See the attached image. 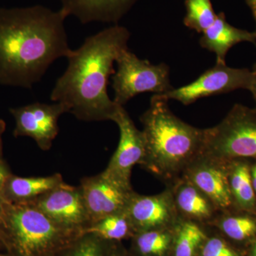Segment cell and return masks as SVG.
Returning a JSON list of instances; mask_svg holds the SVG:
<instances>
[{
  "instance_id": "5",
  "label": "cell",
  "mask_w": 256,
  "mask_h": 256,
  "mask_svg": "<svg viewBox=\"0 0 256 256\" xmlns=\"http://www.w3.org/2000/svg\"><path fill=\"white\" fill-rule=\"evenodd\" d=\"M202 154L224 161L256 159V109L236 104L222 122L204 129Z\"/></svg>"
},
{
  "instance_id": "18",
  "label": "cell",
  "mask_w": 256,
  "mask_h": 256,
  "mask_svg": "<svg viewBox=\"0 0 256 256\" xmlns=\"http://www.w3.org/2000/svg\"><path fill=\"white\" fill-rule=\"evenodd\" d=\"M208 226L218 229L224 238L236 244H252L256 240V213L232 210L220 212Z\"/></svg>"
},
{
  "instance_id": "2",
  "label": "cell",
  "mask_w": 256,
  "mask_h": 256,
  "mask_svg": "<svg viewBox=\"0 0 256 256\" xmlns=\"http://www.w3.org/2000/svg\"><path fill=\"white\" fill-rule=\"evenodd\" d=\"M130 33L114 24L87 37L67 58L68 66L57 79L50 99L66 106L69 114L85 122L111 120L120 106L108 94L114 63L128 50Z\"/></svg>"
},
{
  "instance_id": "25",
  "label": "cell",
  "mask_w": 256,
  "mask_h": 256,
  "mask_svg": "<svg viewBox=\"0 0 256 256\" xmlns=\"http://www.w3.org/2000/svg\"><path fill=\"white\" fill-rule=\"evenodd\" d=\"M198 256H244L224 237L212 236L208 237L200 248Z\"/></svg>"
},
{
  "instance_id": "30",
  "label": "cell",
  "mask_w": 256,
  "mask_h": 256,
  "mask_svg": "<svg viewBox=\"0 0 256 256\" xmlns=\"http://www.w3.org/2000/svg\"><path fill=\"white\" fill-rule=\"evenodd\" d=\"M254 73V82H252V87H250V92H252V97H254V100H255L256 102V64L255 66H254V70H252Z\"/></svg>"
},
{
  "instance_id": "23",
  "label": "cell",
  "mask_w": 256,
  "mask_h": 256,
  "mask_svg": "<svg viewBox=\"0 0 256 256\" xmlns=\"http://www.w3.org/2000/svg\"><path fill=\"white\" fill-rule=\"evenodd\" d=\"M114 242H108L96 234L84 233L54 256H106Z\"/></svg>"
},
{
  "instance_id": "28",
  "label": "cell",
  "mask_w": 256,
  "mask_h": 256,
  "mask_svg": "<svg viewBox=\"0 0 256 256\" xmlns=\"http://www.w3.org/2000/svg\"><path fill=\"white\" fill-rule=\"evenodd\" d=\"M250 176L256 196V159H250Z\"/></svg>"
},
{
  "instance_id": "21",
  "label": "cell",
  "mask_w": 256,
  "mask_h": 256,
  "mask_svg": "<svg viewBox=\"0 0 256 256\" xmlns=\"http://www.w3.org/2000/svg\"><path fill=\"white\" fill-rule=\"evenodd\" d=\"M174 226L170 228L146 230L134 234L132 238V255L171 256Z\"/></svg>"
},
{
  "instance_id": "16",
  "label": "cell",
  "mask_w": 256,
  "mask_h": 256,
  "mask_svg": "<svg viewBox=\"0 0 256 256\" xmlns=\"http://www.w3.org/2000/svg\"><path fill=\"white\" fill-rule=\"evenodd\" d=\"M256 44V31L240 30L227 22L224 13L217 14L213 24L202 33L200 44L204 48L214 53L216 63H226L228 50L240 42Z\"/></svg>"
},
{
  "instance_id": "33",
  "label": "cell",
  "mask_w": 256,
  "mask_h": 256,
  "mask_svg": "<svg viewBox=\"0 0 256 256\" xmlns=\"http://www.w3.org/2000/svg\"><path fill=\"white\" fill-rule=\"evenodd\" d=\"M0 256H10L9 254H8V252H6V254H2V252H0Z\"/></svg>"
},
{
  "instance_id": "11",
  "label": "cell",
  "mask_w": 256,
  "mask_h": 256,
  "mask_svg": "<svg viewBox=\"0 0 256 256\" xmlns=\"http://www.w3.org/2000/svg\"><path fill=\"white\" fill-rule=\"evenodd\" d=\"M112 121L118 127L119 142L104 172L120 182L132 186L133 166L140 164L146 154L144 134L134 126L124 106H120Z\"/></svg>"
},
{
  "instance_id": "7",
  "label": "cell",
  "mask_w": 256,
  "mask_h": 256,
  "mask_svg": "<svg viewBox=\"0 0 256 256\" xmlns=\"http://www.w3.org/2000/svg\"><path fill=\"white\" fill-rule=\"evenodd\" d=\"M254 78V72L249 69L232 68L226 63H216L194 82L160 96L168 100H178L188 106L208 96L227 94L238 89L249 90Z\"/></svg>"
},
{
  "instance_id": "6",
  "label": "cell",
  "mask_w": 256,
  "mask_h": 256,
  "mask_svg": "<svg viewBox=\"0 0 256 256\" xmlns=\"http://www.w3.org/2000/svg\"><path fill=\"white\" fill-rule=\"evenodd\" d=\"M117 70L112 76L114 102L124 106L139 94L154 92L162 95L173 90L170 78V67L162 63L154 65L140 60L129 50H124L117 60Z\"/></svg>"
},
{
  "instance_id": "1",
  "label": "cell",
  "mask_w": 256,
  "mask_h": 256,
  "mask_svg": "<svg viewBox=\"0 0 256 256\" xmlns=\"http://www.w3.org/2000/svg\"><path fill=\"white\" fill-rule=\"evenodd\" d=\"M67 14L43 5L0 9V84L32 88L58 58L72 53Z\"/></svg>"
},
{
  "instance_id": "13",
  "label": "cell",
  "mask_w": 256,
  "mask_h": 256,
  "mask_svg": "<svg viewBox=\"0 0 256 256\" xmlns=\"http://www.w3.org/2000/svg\"><path fill=\"white\" fill-rule=\"evenodd\" d=\"M182 176L208 196L220 212L234 208L226 161L201 153L188 165Z\"/></svg>"
},
{
  "instance_id": "9",
  "label": "cell",
  "mask_w": 256,
  "mask_h": 256,
  "mask_svg": "<svg viewBox=\"0 0 256 256\" xmlns=\"http://www.w3.org/2000/svg\"><path fill=\"white\" fill-rule=\"evenodd\" d=\"M79 186L92 225L108 216L124 212L134 193L132 186L120 182L104 171L82 178Z\"/></svg>"
},
{
  "instance_id": "14",
  "label": "cell",
  "mask_w": 256,
  "mask_h": 256,
  "mask_svg": "<svg viewBox=\"0 0 256 256\" xmlns=\"http://www.w3.org/2000/svg\"><path fill=\"white\" fill-rule=\"evenodd\" d=\"M166 186L171 190L181 218L208 226L220 212L208 196L182 176Z\"/></svg>"
},
{
  "instance_id": "19",
  "label": "cell",
  "mask_w": 256,
  "mask_h": 256,
  "mask_svg": "<svg viewBox=\"0 0 256 256\" xmlns=\"http://www.w3.org/2000/svg\"><path fill=\"white\" fill-rule=\"evenodd\" d=\"M227 162L229 188L234 208L256 213V196L250 176V159Z\"/></svg>"
},
{
  "instance_id": "3",
  "label": "cell",
  "mask_w": 256,
  "mask_h": 256,
  "mask_svg": "<svg viewBox=\"0 0 256 256\" xmlns=\"http://www.w3.org/2000/svg\"><path fill=\"white\" fill-rule=\"evenodd\" d=\"M168 101L160 95L153 96L140 117L146 154L140 165L166 185L182 176L188 165L201 154L204 140V129L176 117Z\"/></svg>"
},
{
  "instance_id": "20",
  "label": "cell",
  "mask_w": 256,
  "mask_h": 256,
  "mask_svg": "<svg viewBox=\"0 0 256 256\" xmlns=\"http://www.w3.org/2000/svg\"><path fill=\"white\" fill-rule=\"evenodd\" d=\"M206 227L180 218L174 228L171 256H198L200 248L208 237Z\"/></svg>"
},
{
  "instance_id": "8",
  "label": "cell",
  "mask_w": 256,
  "mask_h": 256,
  "mask_svg": "<svg viewBox=\"0 0 256 256\" xmlns=\"http://www.w3.org/2000/svg\"><path fill=\"white\" fill-rule=\"evenodd\" d=\"M14 117L15 138L28 137L36 142L44 151L48 150L60 132L58 120L68 112L66 106L60 102L52 104L34 102L10 109Z\"/></svg>"
},
{
  "instance_id": "34",
  "label": "cell",
  "mask_w": 256,
  "mask_h": 256,
  "mask_svg": "<svg viewBox=\"0 0 256 256\" xmlns=\"http://www.w3.org/2000/svg\"><path fill=\"white\" fill-rule=\"evenodd\" d=\"M3 248L2 246L1 242H0V249Z\"/></svg>"
},
{
  "instance_id": "27",
  "label": "cell",
  "mask_w": 256,
  "mask_h": 256,
  "mask_svg": "<svg viewBox=\"0 0 256 256\" xmlns=\"http://www.w3.org/2000/svg\"><path fill=\"white\" fill-rule=\"evenodd\" d=\"M106 256H134L129 254L122 246L120 245V242H114L108 254Z\"/></svg>"
},
{
  "instance_id": "10",
  "label": "cell",
  "mask_w": 256,
  "mask_h": 256,
  "mask_svg": "<svg viewBox=\"0 0 256 256\" xmlns=\"http://www.w3.org/2000/svg\"><path fill=\"white\" fill-rule=\"evenodd\" d=\"M30 204L56 224L68 230L84 234L92 225L79 186L64 182Z\"/></svg>"
},
{
  "instance_id": "15",
  "label": "cell",
  "mask_w": 256,
  "mask_h": 256,
  "mask_svg": "<svg viewBox=\"0 0 256 256\" xmlns=\"http://www.w3.org/2000/svg\"><path fill=\"white\" fill-rule=\"evenodd\" d=\"M67 16L80 23L102 22L118 24L140 0H60Z\"/></svg>"
},
{
  "instance_id": "29",
  "label": "cell",
  "mask_w": 256,
  "mask_h": 256,
  "mask_svg": "<svg viewBox=\"0 0 256 256\" xmlns=\"http://www.w3.org/2000/svg\"><path fill=\"white\" fill-rule=\"evenodd\" d=\"M6 130V122L0 118V161L3 160V142L2 136Z\"/></svg>"
},
{
  "instance_id": "31",
  "label": "cell",
  "mask_w": 256,
  "mask_h": 256,
  "mask_svg": "<svg viewBox=\"0 0 256 256\" xmlns=\"http://www.w3.org/2000/svg\"><path fill=\"white\" fill-rule=\"evenodd\" d=\"M246 2L248 4L252 9V14H254L256 22V0H246Z\"/></svg>"
},
{
  "instance_id": "32",
  "label": "cell",
  "mask_w": 256,
  "mask_h": 256,
  "mask_svg": "<svg viewBox=\"0 0 256 256\" xmlns=\"http://www.w3.org/2000/svg\"><path fill=\"white\" fill-rule=\"evenodd\" d=\"M249 256H256V240L250 245Z\"/></svg>"
},
{
  "instance_id": "22",
  "label": "cell",
  "mask_w": 256,
  "mask_h": 256,
  "mask_svg": "<svg viewBox=\"0 0 256 256\" xmlns=\"http://www.w3.org/2000/svg\"><path fill=\"white\" fill-rule=\"evenodd\" d=\"M84 233L96 234L108 242H120L124 239L132 238L136 232L124 210L98 220Z\"/></svg>"
},
{
  "instance_id": "17",
  "label": "cell",
  "mask_w": 256,
  "mask_h": 256,
  "mask_svg": "<svg viewBox=\"0 0 256 256\" xmlns=\"http://www.w3.org/2000/svg\"><path fill=\"white\" fill-rule=\"evenodd\" d=\"M64 182L63 176L58 173L33 178H22L11 173L5 182L3 197L8 203H31Z\"/></svg>"
},
{
  "instance_id": "24",
  "label": "cell",
  "mask_w": 256,
  "mask_h": 256,
  "mask_svg": "<svg viewBox=\"0 0 256 256\" xmlns=\"http://www.w3.org/2000/svg\"><path fill=\"white\" fill-rule=\"evenodd\" d=\"M186 13L184 24L186 28L203 33L214 22L217 14L210 0H186Z\"/></svg>"
},
{
  "instance_id": "4",
  "label": "cell",
  "mask_w": 256,
  "mask_h": 256,
  "mask_svg": "<svg viewBox=\"0 0 256 256\" xmlns=\"http://www.w3.org/2000/svg\"><path fill=\"white\" fill-rule=\"evenodd\" d=\"M82 234L60 226L32 204L5 202L0 242L11 256H54Z\"/></svg>"
},
{
  "instance_id": "12",
  "label": "cell",
  "mask_w": 256,
  "mask_h": 256,
  "mask_svg": "<svg viewBox=\"0 0 256 256\" xmlns=\"http://www.w3.org/2000/svg\"><path fill=\"white\" fill-rule=\"evenodd\" d=\"M126 212L136 234L172 228L180 218L172 194L168 186L164 191L151 196L139 194L134 192Z\"/></svg>"
},
{
  "instance_id": "26",
  "label": "cell",
  "mask_w": 256,
  "mask_h": 256,
  "mask_svg": "<svg viewBox=\"0 0 256 256\" xmlns=\"http://www.w3.org/2000/svg\"><path fill=\"white\" fill-rule=\"evenodd\" d=\"M11 171L8 164L4 160L0 161V220L4 212L5 201L3 197V188L6 178L11 174Z\"/></svg>"
}]
</instances>
